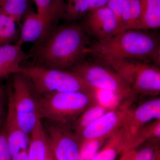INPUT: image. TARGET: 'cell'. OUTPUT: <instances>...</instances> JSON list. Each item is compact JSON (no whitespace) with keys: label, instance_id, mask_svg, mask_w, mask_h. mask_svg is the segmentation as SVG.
Returning <instances> with one entry per match:
<instances>
[{"label":"cell","instance_id":"cell-2","mask_svg":"<svg viewBox=\"0 0 160 160\" xmlns=\"http://www.w3.org/2000/svg\"><path fill=\"white\" fill-rule=\"evenodd\" d=\"M160 42L154 35L141 30L123 31L98 41L88 48V53L100 61L108 59H158Z\"/></svg>","mask_w":160,"mask_h":160},{"label":"cell","instance_id":"cell-13","mask_svg":"<svg viewBox=\"0 0 160 160\" xmlns=\"http://www.w3.org/2000/svg\"><path fill=\"white\" fill-rule=\"evenodd\" d=\"M7 142L12 156L29 149L30 135L22 130L18 122L14 104L8 95V111L5 124Z\"/></svg>","mask_w":160,"mask_h":160},{"label":"cell","instance_id":"cell-25","mask_svg":"<svg viewBox=\"0 0 160 160\" xmlns=\"http://www.w3.org/2000/svg\"><path fill=\"white\" fill-rule=\"evenodd\" d=\"M155 142L137 152L134 160H160V150Z\"/></svg>","mask_w":160,"mask_h":160},{"label":"cell","instance_id":"cell-18","mask_svg":"<svg viewBox=\"0 0 160 160\" xmlns=\"http://www.w3.org/2000/svg\"><path fill=\"white\" fill-rule=\"evenodd\" d=\"M122 21L123 31L143 30L140 0H124Z\"/></svg>","mask_w":160,"mask_h":160},{"label":"cell","instance_id":"cell-26","mask_svg":"<svg viewBox=\"0 0 160 160\" xmlns=\"http://www.w3.org/2000/svg\"><path fill=\"white\" fill-rule=\"evenodd\" d=\"M12 158L4 124L0 129V160H12Z\"/></svg>","mask_w":160,"mask_h":160},{"label":"cell","instance_id":"cell-23","mask_svg":"<svg viewBox=\"0 0 160 160\" xmlns=\"http://www.w3.org/2000/svg\"><path fill=\"white\" fill-rule=\"evenodd\" d=\"M91 0H68L65 18L69 22L78 19L89 11Z\"/></svg>","mask_w":160,"mask_h":160},{"label":"cell","instance_id":"cell-29","mask_svg":"<svg viewBox=\"0 0 160 160\" xmlns=\"http://www.w3.org/2000/svg\"><path fill=\"white\" fill-rule=\"evenodd\" d=\"M6 92L2 85L0 84V124L2 123L5 112Z\"/></svg>","mask_w":160,"mask_h":160},{"label":"cell","instance_id":"cell-22","mask_svg":"<svg viewBox=\"0 0 160 160\" xmlns=\"http://www.w3.org/2000/svg\"><path fill=\"white\" fill-rule=\"evenodd\" d=\"M16 24L11 18L0 14V46L10 44L17 38Z\"/></svg>","mask_w":160,"mask_h":160},{"label":"cell","instance_id":"cell-19","mask_svg":"<svg viewBox=\"0 0 160 160\" xmlns=\"http://www.w3.org/2000/svg\"><path fill=\"white\" fill-rule=\"evenodd\" d=\"M142 30L160 27V0H140Z\"/></svg>","mask_w":160,"mask_h":160},{"label":"cell","instance_id":"cell-8","mask_svg":"<svg viewBox=\"0 0 160 160\" xmlns=\"http://www.w3.org/2000/svg\"><path fill=\"white\" fill-rule=\"evenodd\" d=\"M135 97L126 99L83 130L79 136L82 143L90 140L111 138L125 125L131 113Z\"/></svg>","mask_w":160,"mask_h":160},{"label":"cell","instance_id":"cell-15","mask_svg":"<svg viewBox=\"0 0 160 160\" xmlns=\"http://www.w3.org/2000/svg\"><path fill=\"white\" fill-rule=\"evenodd\" d=\"M102 149L91 160H115L120 153L125 151L128 142V136L125 126L111 138Z\"/></svg>","mask_w":160,"mask_h":160},{"label":"cell","instance_id":"cell-31","mask_svg":"<svg viewBox=\"0 0 160 160\" xmlns=\"http://www.w3.org/2000/svg\"><path fill=\"white\" fill-rule=\"evenodd\" d=\"M135 149H130L122 153L119 160H134L137 153Z\"/></svg>","mask_w":160,"mask_h":160},{"label":"cell","instance_id":"cell-1","mask_svg":"<svg viewBox=\"0 0 160 160\" xmlns=\"http://www.w3.org/2000/svg\"><path fill=\"white\" fill-rule=\"evenodd\" d=\"M84 31L83 26L76 24L53 26L35 43L31 53L35 66L70 71L83 62L89 48Z\"/></svg>","mask_w":160,"mask_h":160},{"label":"cell","instance_id":"cell-11","mask_svg":"<svg viewBox=\"0 0 160 160\" xmlns=\"http://www.w3.org/2000/svg\"><path fill=\"white\" fill-rule=\"evenodd\" d=\"M83 28L98 41L108 38L122 32L117 19L106 6L89 11Z\"/></svg>","mask_w":160,"mask_h":160},{"label":"cell","instance_id":"cell-16","mask_svg":"<svg viewBox=\"0 0 160 160\" xmlns=\"http://www.w3.org/2000/svg\"><path fill=\"white\" fill-rule=\"evenodd\" d=\"M116 105L114 104L108 106L99 100L83 112L71 125L72 129L79 135L83 130L113 109Z\"/></svg>","mask_w":160,"mask_h":160},{"label":"cell","instance_id":"cell-3","mask_svg":"<svg viewBox=\"0 0 160 160\" xmlns=\"http://www.w3.org/2000/svg\"><path fill=\"white\" fill-rule=\"evenodd\" d=\"M40 118L71 126L99 96L80 92H54L37 97Z\"/></svg>","mask_w":160,"mask_h":160},{"label":"cell","instance_id":"cell-7","mask_svg":"<svg viewBox=\"0 0 160 160\" xmlns=\"http://www.w3.org/2000/svg\"><path fill=\"white\" fill-rule=\"evenodd\" d=\"M99 90H106L120 99L136 95L130 86L112 69L106 66L82 62L70 71Z\"/></svg>","mask_w":160,"mask_h":160},{"label":"cell","instance_id":"cell-10","mask_svg":"<svg viewBox=\"0 0 160 160\" xmlns=\"http://www.w3.org/2000/svg\"><path fill=\"white\" fill-rule=\"evenodd\" d=\"M66 3L62 0L49 13L41 15L30 10L24 17L18 41L24 43L36 42L46 35L54 23L65 18Z\"/></svg>","mask_w":160,"mask_h":160},{"label":"cell","instance_id":"cell-28","mask_svg":"<svg viewBox=\"0 0 160 160\" xmlns=\"http://www.w3.org/2000/svg\"><path fill=\"white\" fill-rule=\"evenodd\" d=\"M124 2V0H109L106 6L113 12L115 16L117 19L122 28V18Z\"/></svg>","mask_w":160,"mask_h":160},{"label":"cell","instance_id":"cell-4","mask_svg":"<svg viewBox=\"0 0 160 160\" xmlns=\"http://www.w3.org/2000/svg\"><path fill=\"white\" fill-rule=\"evenodd\" d=\"M21 73L27 78L37 97L51 92H67L99 95V89L71 71L34 66L23 67Z\"/></svg>","mask_w":160,"mask_h":160},{"label":"cell","instance_id":"cell-30","mask_svg":"<svg viewBox=\"0 0 160 160\" xmlns=\"http://www.w3.org/2000/svg\"><path fill=\"white\" fill-rule=\"evenodd\" d=\"M109 0H91L89 12L107 6Z\"/></svg>","mask_w":160,"mask_h":160},{"label":"cell","instance_id":"cell-17","mask_svg":"<svg viewBox=\"0 0 160 160\" xmlns=\"http://www.w3.org/2000/svg\"><path fill=\"white\" fill-rule=\"evenodd\" d=\"M48 145L44 126L40 119L30 134L28 160H45Z\"/></svg>","mask_w":160,"mask_h":160},{"label":"cell","instance_id":"cell-9","mask_svg":"<svg viewBox=\"0 0 160 160\" xmlns=\"http://www.w3.org/2000/svg\"><path fill=\"white\" fill-rule=\"evenodd\" d=\"M51 122L44 129L49 147L56 159L80 160L82 143L79 136L71 126Z\"/></svg>","mask_w":160,"mask_h":160},{"label":"cell","instance_id":"cell-33","mask_svg":"<svg viewBox=\"0 0 160 160\" xmlns=\"http://www.w3.org/2000/svg\"><path fill=\"white\" fill-rule=\"evenodd\" d=\"M45 160H57L52 153L50 147H49V143H48V147H47V153L46 159Z\"/></svg>","mask_w":160,"mask_h":160},{"label":"cell","instance_id":"cell-5","mask_svg":"<svg viewBox=\"0 0 160 160\" xmlns=\"http://www.w3.org/2000/svg\"><path fill=\"white\" fill-rule=\"evenodd\" d=\"M115 72L136 95L155 96L160 93V70L158 67L129 59L101 60Z\"/></svg>","mask_w":160,"mask_h":160},{"label":"cell","instance_id":"cell-21","mask_svg":"<svg viewBox=\"0 0 160 160\" xmlns=\"http://www.w3.org/2000/svg\"><path fill=\"white\" fill-rule=\"evenodd\" d=\"M29 10V0H0V14L11 18L20 24Z\"/></svg>","mask_w":160,"mask_h":160},{"label":"cell","instance_id":"cell-20","mask_svg":"<svg viewBox=\"0 0 160 160\" xmlns=\"http://www.w3.org/2000/svg\"><path fill=\"white\" fill-rule=\"evenodd\" d=\"M160 138V119L153 120V122L148 123L141 128L130 141L125 152L135 149L146 141L158 142Z\"/></svg>","mask_w":160,"mask_h":160},{"label":"cell","instance_id":"cell-14","mask_svg":"<svg viewBox=\"0 0 160 160\" xmlns=\"http://www.w3.org/2000/svg\"><path fill=\"white\" fill-rule=\"evenodd\" d=\"M22 45L18 40L14 45L0 46V78L22 72L21 63L29 57L23 51Z\"/></svg>","mask_w":160,"mask_h":160},{"label":"cell","instance_id":"cell-24","mask_svg":"<svg viewBox=\"0 0 160 160\" xmlns=\"http://www.w3.org/2000/svg\"><path fill=\"white\" fill-rule=\"evenodd\" d=\"M105 140H88L82 143L80 160H91L100 151Z\"/></svg>","mask_w":160,"mask_h":160},{"label":"cell","instance_id":"cell-6","mask_svg":"<svg viewBox=\"0 0 160 160\" xmlns=\"http://www.w3.org/2000/svg\"><path fill=\"white\" fill-rule=\"evenodd\" d=\"M8 95L14 104L18 122L24 132L30 135L40 119L37 97L24 74H13Z\"/></svg>","mask_w":160,"mask_h":160},{"label":"cell","instance_id":"cell-27","mask_svg":"<svg viewBox=\"0 0 160 160\" xmlns=\"http://www.w3.org/2000/svg\"><path fill=\"white\" fill-rule=\"evenodd\" d=\"M61 0H33L37 12L41 15L49 13L56 7Z\"/></svg>","mask_w":160,"mask_h":160},{"label":"cell","instance_id":"cell-32","mask_svg":"<svg viewBox=\"0 0 160 160\" xmlns=\"http://www.w3.org/2000/svg\"><path fill=\"white\" fill-rule=\"evenodd\" d=\"M28 149L22 150L12 156V160H28Z\"/></svg>","mask_w":160,"mask_h":160},{"label":"cell","instance_id":"cell-12","mask_svg":"<svg viewBox=\"0 0 160 160\" xmlns=\"http://www.w3.org/2000/svg\"><path fill=\"white\" fill-rule=\"evenodd\" d=\"M159 119V98L146 101L140 105L136 109H132L129 119L124 125L128 136V142L126 148L132 138L141 128L151 121Z\"/></svg>","mask_w":160,"mask_h":160}]
</instances>
